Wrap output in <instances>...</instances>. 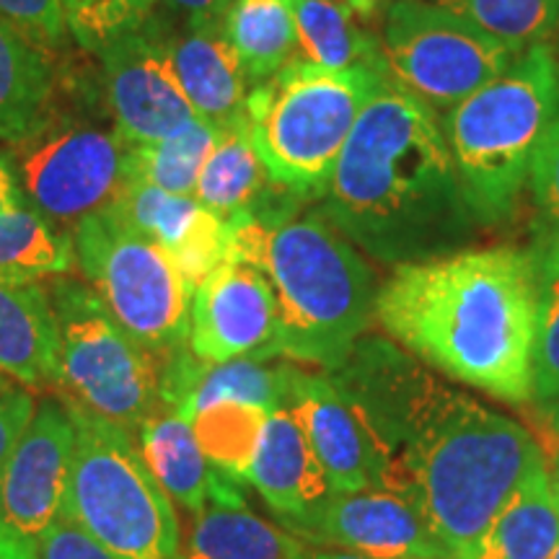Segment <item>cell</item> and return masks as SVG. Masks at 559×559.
Segmentation results:
<instances>
[{"instance_id": "20", "label": "cell", "mask_w": 559, "mask_h": 559, "mask_svg": "<svg viewBox=\"0 0 559 559\" xmlns=\"http://www.w3.org/2000/svg\"><path fill=\"white\" fill-rule=\"evenodd\" d=\"M0 373L26 389L60 386L58 324L47 285L0 283Z\"/></svg>"}, {"instance_id": "17", "label": "cell", "mask_w": 559, "mask_h": 559, "mask_svg": "<svg viewBox=\"0 0 559 559\" xmlns=\"http://www.w3.org/2000/svg\"><path fill=\"white\" fill-rule=\"evenodd\" d=\"M109 207L177 262L192 293L228 260L230 226L194 194H171L128 181Z\"/></svg>"}, {"instance_id": "38", "label": "cell", "mask_w": 559, "mask_h": 559, "mask_svg": "<svg viewBox=\"0 0 559 559\" xmlns=\"http://www.w3.org/2000/svg\"><path fill=\"white\" fill-rule=\"evenodd\" d=\"M174 13L185 19L187 26L223 24L234 0H164Z\"/></svg>"}, {"instance_id": "37", "label": "cell", "mask_w": 559, "mask_h": 559, "mask_svg": "<svg viewBox=\"0 0 559 559\" xmlns=\"http://www.w3.org/2000/svg\"><path fill=\"white\" fill-rule=\"evenodd\" d=\"M34 409H37V402L29 391L19 389L11 381L0 386V472L24 436L26 425L32 423Z\"/></svg>"}, {"instance_id": "5", "label": "cell", "mask_w": 559, "mask_h": 559, "mask_svg": "<svg viewBox=\"0 0 559 559\" xmlns=\"http://www.w3.org/2000/svg\"><path fill=\"white\" fill-rule=\"evenodd\" d=\"M559 117L555 47H528L506 73L440 115V130L477 223L506 221L528 181L531 160Z\"/></svg>"}, {"instance_id": "10", "label": "cell", "mask_w": 559, "mask_h": 559, "mask_svg": "<svg viewBox=\"0 0 559 559\" xmlns=\"http://www.w3.org/2000/svg\"><path fill=\"white\" fill-rule=\"evenodd\" d=\"M379 47L389 81L436 115L459 107L519 58L436 0L389 3Z\"/></svg>"}, {"instance_id": "6", "label": "cell", "mask_w": 559, "mask_h": 559, "mask_svg": "<svg viewBox=\"0 0 559 559\" xmlns=\"http://www.w3.org/2000/svg\"><path fill=\"white\" fill-rule=\"evenodd\" d=\"M376 68L330 70L290 60L247 96V130L277 187L311 202L326 187L360 111L386 86Z\"/></svg>"}, {"instance_id": "1", "label": "cell", "mask_w": 559, "mask_h": 559, "mask_svg": "<svg viewBox=\"0 0 559 559\" xmlns=\"http://www.w3.org/2000/svg\"><path fill=\"white\" fill-rule=\"evenodd\" d=\"M330 376L386 449V489L417 508L451 559H469L544 461L534 436L383 337H362Z\"/></svg>"}, {"instance_id": "12", "label": "cell", "mask_w": 559, "mask_h": 559, "mask_svg": "<svg viewBox=\"0 0 559 559\" xmlns=\"http://www.w3.org/2000/svg\"><path fill=\"white\" fill-rule=\"evenodd\" d=\"M104 99L124 145L169 140L200 120L181 91L169 58V26L151 16L96 52Z\"/></svg>"}, {"instance_id": "9", "label": "cell", "mask_w": 559, "mask_h": 559, "mask_svg": "<svg viewBox=\"0 0 559 559\" xmlns=\"http://www.w3.org/2000/svg\"><path fill=\"white\" fill-rule=\"evenodd\" d=\"M75 264L130 337L171 355L190 340L192 288L177 262L111 207L70 228Z\"/></svg>"}, {"instance_id": "14", "label": "cell", "mask_w": 559, "mask_h": 559, "mask_svg": "<svg viewBox=\"0 0 559 559\" xmlns=\"http://www.w3.org/2000/svg\"><path fill=\"white\" fill-rule=\"evenodd\" d=\"M288 409L309 438L334 492L386 489L389 453L332 376L296 368Z\"/></svg>"}, {"instance_id": "35", "label": "cell", "mask_w": 559, "mask_h": 559, "mask_svg": "<svg viewBox=\"0 0 559 559\" xmlns=\"http://www.w3.org/2000/svg\"><path fill=\"white\" fill-rule=\"evenodd\" d=\"M0 21L45 52L58 50L68 37L62 0H0Z\"/></svg>"}, {"instance_id": "27", "label": "cell", "mask_w": 559, "mask_h": 559, "mask_svg": "<svg viewBox=\"0 0 559 559\" xmlns=\"http://www.w3.org/2000/svg\"><path fill=\"white\" fill-rule=\"evenodd\" d=\"M223 32L239 55L249 88L270 81L298 58L290 0H234L223 19Z\"/></svg>"}, {"instance_id": "21", "label": "cell", "mask_w": 559, "mask_h": 559, "mask_svg": "<svg viewBox=\"0 0 559 559\" xmlns=\"http://www.w3.org/2000/svg\"><path fill=\"white\" fill-rule=\"evenodd\" d=\"M283 192L251 145L247 117L218 132L194 187V198L226 223L257 215Z\"/></svg>"}, {"instance_id": "45", "label": "cell", "mask_w": 559, "mask_h": 559, "mask_svg": "<svg viewBox=\"0 0 559 559\" xmlns=\"http://www.w3.org/2000/svg\"><path fill=\"white\" fill-rule=\"evenodd\" d=\"M555 58H557V79H559V41H557V50H555Z\"/></svg>"}, {"instance_id": "42", "label": "cell", "mask_w": 559, "mask_h": 559, "mask_svg": "<svg viewBox=\"0 0 559 559\" xmlns=\"http://www.w3.org/2000/svg\"><path fill=\"white\" fill-rule=\"evenodd\" d=\"M306 559H373V557H362L355 555V551H342V549H319V551H309Z\"/></svg>"}, {"instance_id": "33", "label": "cell", "mask_w": 559, "mask_h": 559, "mask_svg": "<svg viewBox=\"0 0 559 559\" xmlns=\"http://www.w3.org/2000/svg\"><path fill=\"white\" fill-rule=\"evenodd\" d=\"M158 0H62L68 37L86 52H99L122 34L135 32L156 13Z\"/></svg>"}, {"instance_id": "7", "label": "cell", "mask_w": 559, "mask_h": 559, "mask_svg": "<svg viewBox=\"0 0 559 559\" xmlns=\"http://www.w3.org/2000/svg\"><path fill=\"white\" fill-rule=\"evenodd\" d=\"M62 402L75 428L62 513L120 559H179L177 508L145 464L132 430L68 396Z\"/></svg>"}, {"instance_id": "43", "label": "cell", "mask_w": 559, "mask_h": 559, "mask_svg": "<svg viewBox=\"0 0 559 559\" xmlns=\"http://www.w3.org/2000/svg\"><path fill=\"white\" fill-rule=\"evenodd\" d=\"M547 412H549V430H551V436H555L557 440H559V400L551 404V407H547Z\"/></svg>"}, {"instance_id": "28", "label": "cell", "mask_w": 559, "mask_h": 559, "mask_svg": "<svg viewBox=\"0 0 559 559\" xmlns=\"http://www.w3.org/2000/svg\"><path fill=\"white\" fill-rule=\"evenodd\" d=\"M75 249L70 230L32 205L0 215V283H41L70 275Z\"/></svg>"}, {"instance_id": "18", "label": "cell", "mask_w": 559, "mask_h": 559, "mask_svg": "<svg viewBox=\"0 0 559 559\" xmlns=\"http://www.w3.org/2000/svg\"><path fill=\"white\" fill-rule=\"evenodd\" d=\"M247 481L293 531L334 495L309 438L288 407L270 412L264 419Z\"/></svg>"}, {"instance_id": "31", "label": "cell", "mask_w": 559, "mask_h": 559, "mask_svg": "<svg viewBox=\"0 0 559 559\" xmlns=\"http://www.w3.org/2000/svg\"><path fill=\"white\" fill-rule=\"evenodd\" d=\"M515 55L559 34V0H436Z\"/></svg>"}, {"instance_id": "15", "label": "cell", "mask_w": 559, "mask_h": 559, "mask_svg": "<svg viewBox=\"0 0 559 559\" xmlns=\"http://www.w3.org/2000/svg\"><path fill=\"white\" fill-rule=\"evenodd\" d=\"M75 428L66 402L45 400L0 472V521L37 542L66 506Z\"/></svg>"}, {"instance_id": "8", "label": "cell", "mask_w": 559, "mask_h": 559, "mask_svg": "<svg viewBox=\"0 0 559 559\" xmlns=\"http://www.w3.org/2000/svg\"><path fill=\"white\" fill-rule=\"evenodd\" d=\"M47 293L58 324L62 396L135 432L164 404L169 355L130 337L88 283L60 275L47 283Z\"/></svg>"}, {"instance_id": "26", "label": "cell", "mask_w": 559, "mask_h": 559, "mask_svg": "<svg viewBox=\"0 0 559 559\" xmlns=\"http://www.w3.org/2000/svg\"><path fill=\"white\" fill-rule=\"evenodd\" d=\"M55 96L45 50L0 21V143H16L37 128Z\"/></svg>"}, {"instance_id": "4", "label": "cell", "mask_w": 559, "mask_h": 559, "mask_svg": "<svg viewBox=\"0 0 559 559\" xmlns=\"http://www.w3.org/2000/svg\"><path fill=\"white\" fill-rule=\"evenodd\" d=\"M298 210L300 200H293L228 223V260L247 262L270 280L283 355L332 373L366 337L379 290L360 249L319 210Z\"/></svg>"}, {"instance_id": "24", "label": "cell", "mask_w": 559, "mask_h": 559, "mask_svg": "<svg viewBox=\"0 0 559 559\" xmlns=\"http://www.w3.org/2000/svg\"><path fill=\"white\" fill-rule=\"evenodd\" d=\"M557 544L559 513L542 461L495 515L469 559H551Z\"/></svg>"}, {"instance_id": "19", "label": "cell", "mask_w": 559, "mask_h": 559, "mask_svg": "<svg viewBox=\"0 0 559 559\" xmlns=\"http://www.w3.org/2000/svg\"><path fill=\"white\" fill-rule=\"evenodd\" d=\"M169 58L194 115L213 128H228L247 115L249 81L223 24L169 29Z\"/></svg>"}, {"instance_id": "44", "label": "cell", "mask_w": 559, "mask_h": 559, "mask_svg": "<svg viewBox=\"0 0 559 559\" xmlns=\"http://www.w3.org/2000/svg\"><path fill=\"white\" fill-rule=\"evenodd\" d=\"M551 492H555V506L559 513V474H551Z\"/></svg>"}, {"instance_id": "13", "label": "cell", "mask_w": 559, "mask_h": 559, "mask_svg": "<svg viewBox=\"0 0 559 559\" xmlns=\"http://www.w3.org/2000/svg\"><path fill=\"white\" fill-rule=\"evenodd\" d=\"M187 347L202 362L270 360L283 355L277 298L247 262L226 260L192 293Z\"/></svg>"}, {"instance_id": "41", "label": "cell", "mask_w": 559, "mask_h": 559, "mask_svg": "<svg viewBox=\"0 0 559 559\" xmlns=\"http://www.w3.org/2000/svg\"><path fill=\"white\" fill-rule=\"evenodd\" d=\"M349 3L355 5V9H358L362 16L366 19H379L383 11L389 9V3H394V0H349Z\"/></svg>"}, {"instance_id": "39", "label": "cell", "mask_w": 559, "mask_h": 559, "mask_svg": "<svg viewBox=\"0 0 559 559\" xmlns=\"http://www.w3.org/2000/svg\"><path fill=\"white\" fill-rule=\"evenodd\" d=\"M29 202H26V194L21 190L16 174H13L9 160L0 156V215L13 213V210H21Z\"/></svg>"}, {"instance_id": "36", "label": "cell", "mask_w": 559, "mask_h": 559, "mask_svg": "<svg viewBox=\"0 0 559 559\" xmlns=\"http://www.w3.org/2000/svg\"><path fill=\"white\" fill-rule=\"evenodd\" d=\"M34 551L37 559H120L62 510L34 542Z\"/></svg>"}, {"instance_id": "47", "label": "cell", "mask_w": 559, "mask_h": 559, "mask_svg": "<svg viewBox=\"0 0 559 559\" xmlns=\"http://www.w3.org/2000/svg\"><path fill=\"white\" fill-rule=\"evenodd\" d=\"M3 383H9V379H5V376L0 373V386H3Z\"/></svg>"}, {"instance_id": "30", "label": "cell", "mask_w": 559, "mask_h": 559, "mask_svg": "<svg viewBox=\"0 0 559 559\" xmlns=\"http://www.w3.org/2000/svg\"><path fill=\"white\" fill-rule=\"evenodd\" d=\"M267 415L251 404L221 402L200 409L190 423L210 466L230 481H247L249 461Z\"/></svg>"}, {"instance_id": "25", "label": "cell", "mask_w": 559, "mask_h": 559, "mask_svg": "<svg viewBox=\"0 0 559 559\" xmlns=\"http://www.w3.org/2000/svg\"><path fill=\"white\" fill-rule=\"evenodd\" d=\"M298 34V60L330 70L376 68L386 73L379 37L349 0H290ZM389 79V75H386Z\"/></svg>"}, {"instance_id": "29", "label": "cell", "mask_w": 559, "mask_h": 559, "mask_svg": "<svg viewBox=\"0 0 559 559\" xmlns=\"http://www.w3.org/2000/svg\"><path fill=\"white\" fill-rule=\"evenodd\" d=\"M218 132L213 124L198 120L192 128L160 143L124 145V185L132 181L171 194H194Z\"/></svg>"}, {"instance_id": "48", "label": "cell", "mask_w": 559, "mask_h": 559, "mask_svg": "<svg viewBox=\"0 0 559 559\" xmlns=\"http://www.w3.org/2000/svg\"><path fill=\"white\" fill-rule=\"evenodd\" d=\"M551 559H559V544H557V549H555V555H551Z\"/></svg>"}, {"instance_id": "2", "label": "cell", "mask_w": 559, "mask_h": 559, "mask_svg": "<svg viewBox=\"0 0 559 559\" xmlns=\"http://www.w3.org/2000/svg\"><path fill=\"white\" fill-rule=\"evenodd\" d=\"M544 277L531 251L459 249L394 267L373 319L409 355L508 404L534 400Z\"/></svg>"}, {"instance_id": "46", "label": "cell", "mask_w": 559, "mask_h": 559, "mask_svg": "<svg viewBox=\"0 0 559 559\" xmlns=\"http://www.w3.org/2000/svg\"><path fill=\"white\" fill-rule=\"evenodd\" d=\"M555 474H559V453H557V459H555Z\"/></svg>"}, {"instance_id": "32", "label": "cell", "mask_w": 559, "mask_h": 559, "mask_svg": "<svg viewBox=\"0 0 559 559\" xmlns=\"http://www.w3.org/2000/svg\"><path fill=\"white\" fill-rule=\"evenodd\" d=\"M526 185L534 200L528 251L547 285L559 275V117L534 153Z\"/></svg>"}, {"instance_id": "23", "label": "cell", "mask_w": 559, "mask_h": 559, "mask_svg": "<svg viewBox=\"0 0 559 559\" xmlns=\"http://www.w3.org/2000/svg\"><path fill=\"white\" fill-rule=\"evenodd\" d=\"M309 549L290 531L260 519L241 498L210 500L194 515L179 559H306Z\"/></svg>"}, {"instance_id": "22", "label": "cell", "mask_w": 559, "mask_h": 559, "mask_svg": "<svg viewBox=\"0 0 559 559\" xmlns=\"http://www.w3.org/2000/svg\"><path fill=\"white\" fill-rule=\"evenodd\" d=\"M132 436H138V449L145 464L174 506L200 515L207 508L215 469L202 453L190 419L160 404Z\"/></svg>"}, {"instance_id": "11", "label": "cell", "mask_w": 559, "mask_h": 559, "mask_svg": "<svg viewBox=\"0 0 559 559\" xmlns=\"http://www.w3.org/2000/svg\"><path fill=\"white\" fill-rule=\"evenodd\" d=\"M26 202L55 226H70L109 207L124 187V140L73 115L45 111L37 128L3 156Z\"/></svg>"}, {"instance_id": "34", "label": "cell", "mask_w": 559, "mask_h": 559, "mask_svg": "<svg viewBox=\"0 0 559 559\" xmlns=\"http://www.w3.org/2000/svg\"><path fill=\"white\" fill-rule=\"evenodd\" d=\"M559 400V275L544 285L539 334L534 355V402L551 407Z\"/></svg>"}, {"instance_id": "16", "label": "cell", "mask_w": 559, "mask_h": 559, "mask_svg": "<svg viewBox=\"0 0 559 559\" xmlns=\"http://www.w3.org/2000/svg\"><path fill=\"white\" fill-rule=\"evenodd\" d=\"M290 534L373 559H451L417 508L391 489L334 492Z\"/></svg>"}, {"instance_id": "40", "label": "cell", "mask_w": 559, "mask_h": 559, "mask_svg": "<svg viewBox=\"0 0 559 559\" xmlns=\"http://www.w3.org/2000/svg\"><path fill=\"white\" fill-rule=\"evenodd\" d=\"M0 559H37L34 544L16 534L5 521H0Z\"/></svg>"}, {"instance_id": "3", "label": "cell", "mask_w": 559, "mask_h": 559, "mask_svg": "<svg viewBox=\"0 0 559 559\" xmlns=\"http://www.w3.org/2000/svg\"><path fill=\"white\" fill-rule=\"evenodd\" d=\"M317 210L389 267L459 251L479 226L436 111L391 81L360 111Z\"/></svg>"}]
</instances>
